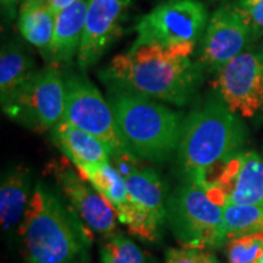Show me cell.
<instances>
[{
	"instance_id": "obj_1",
	"label": "cell",
	"mask_w": 263,
	"mask_h": 263,
	"mask_svg": "<svg viewBox=\"0 0 263 263\" xmlns=\"http://www.w3.org/2000/svg\"><path fill=\"white\" fill-rule=\"evenodd\" d=\"M195 45L188 42L171 47L149 44L130 48L116 55L99 77L108 88L183 106L201 84L205 68L201 62L190 59Z\"/></svg>"
},
{
	"instance_id": "obj_2",
	"label": "cell",
	"mask_w": 263,
	"mask_h": 263,
	"mask_svg": "<svg viewBox=\"0 0 263 263\" xmlns=\"http://www.w3.org/2000/svg\"><path fill=\"white\" fill-rule=\"evenodd\" d=\"M91 232L48 185L37 182L18 228L24 263H83Z\"/></svg>"
},
{
	"instance_id": "obj_3",
	"label": "cell",
	"mask_w": 263,
	"mask_h": 263,
	"mask_svg": "<svg viewBox=\"0 0 263 263\" xmlns=\"http://www.w3.org/2000/svg\"><path fill=\"white\" fill-rule=\"evenodd\" d=\"M245 138L244 123L222 98L209 99L183 122L177 156L184 180L202 184L240 153Z\"/></svg>"
},
{
	"instance_id": "obj_4",
	"label": "cell",
	"mask_w": 263,
	"mask_h": 263,
	"mask_svg": "<svg viewBox=\"0 0 263 263\" xmlns=\"http://www.w3.org/2000/svg\"><path fill=\"white\" fill-rule=\"evenodd\" d=\"M117 129L127 149L138 159L162 162L178 149L182 117L154 99L117 88H108Z\"/></svg>"
},
{
	"instance_id": "obj_5",
	"label": "cell",
	"mask_w": 263,
	"mask_h": 263,
	"mask_svg": "<svg viewBox=\"0 0 263 263\" xmlns=\"http://www.w3.org/2000/svg\"><path fill=\"white\" fill-rule=\"evenodd\" d=\"M167 222L182 248L216 250L227 244L222 207L201 184L184 180L167 199Z\"/></svg>"
},
{
	"instance_id": "obj_6",
	"label": "cell",
	"mask_w": 263,
	"mask_h": 263,
	"mask_svg": "<svg viewBox=\"0 0 263 263\" xmlns=\"http://www.w3.org/2000/svg\"><path fill=\"white\" fill-rule=\"evenodd\" d=\"M6 116L29 129L51 130L64 120L65 78L55 66L35 72L20 89L2 101Z\"/></svg>"
},
{
	"instance_id": "obj_7",
	"label": "cell",
	"mask_w": 263,
	"mask_h": 263,
	"mask_svg": "<svg viewBox=\"0 0 263 263\" xmlns=\"http://www.w3.org/2000/svg\"><path fill=\"white\" fill-rule=\"evenodd\" d=\"M114 157L115 167L122 174L133 206V218L128 229L138 238L156 241L167 219V199L164 184L155 171L141 167L132 153Z\"/></svg>"
},
{
	"instance_id": "obj_8",
	"label": "cell",
	"mask_w": 263,
	"mask_h": 263,
	"mask_svg": "<svg viewBox=\"0 0 263 263\" xmlns=\"http://www.w3.org/2000/svg\"><path fill=\"white\" fill-rule=\"evenodd\" d=\"M207 20L206 6L199 0H168L139 20L136 26L138 35L132 48L196 43L207 28Z\"/></svg>"
},
{
	"instance_id": "obj_9",
	"label": "cell",
	"mask_w": 263,
	"mask_h": 263,
	"mask_svg": "<svg viewBox=\"0 0 263 263\" xmlns=\"http://www.w3.org/2000/svg\"><path fill=\"white\" fill-rule=\"evenodd\" d=\"M66 107L64 120L103 141L111 156L130 153L117 129L110 104L83 76L65 78Z\"/></svg>"
},
{
	"instance_id": "obj_10",
	"label": "cell",
	"mask_w": 263,
	"mask_h": 263,
	"mask_svg": "<svg viewBox=\"0 0 263 263\" xmlns=\"http://www.w3.org/2000/svg\"><path fill=\"white\" fill-rule=\"evenodd\" d=\"M213 88L227 106L241 117L263 111V43L250 48L216 73Z\"/></svg>"
},
{
	"instance_id": "obj_11",
	"label": "cell",
	"mask_w": 263,
	"mask_h": 263,
	"mask_svg": "<svg viewBox=\"0 0 263 263\" xmlns=\"http://www.w3.org/2000/svg\"><path fill=\"white\" fill-rule=\"evenodd\" d=\"M202 186L221 207L228 203L263 207V157L255 151H240Z\"/></svg>"
},
{
	"instance_id": "obj_12",
	"label": "cell",
	"mask_w": 263,
	"mask_h": 263,
	"mask_svg": "<svg viewBox=\"0 0 263 263\" xmlns=\"http://www.w3.org/2000/svg\"><path fill=\"white\" fill-rule=\"evenodd\" d=\"M258 34L238 9L223 5L213 12L202 41L200 62L212 73L250 49Z\"/></svg>"
},
{
	"instance_id": "obj_13",
	"label": "cell",
	"mask_w": 263,
	"mask_h": 263,
	"mask_svg": "<svg viewBox=\"0 0 263 263\" xmlns=\"http://www.w3.org/2000/svg\"><path fill=\"white\" fill-rule=\"evenodd\" d=\"M49 173L68 205L93 232L110 236L117 232V216L91 184L70 166L67 157L49 164Z\"/></svg>"
},
{
	"instance_id": "obj_14",
	"label": "cell",
	"mask_w": 263,
	"mask_h": 263,
	"mask_svg": "<svg viewBox=\"0 0 263 263\" xmlns=\"http://www.w3.org/2000/svg\"><path fill=\"white\" fill-rule=\"evenodd\" d=\"M130 0H88L78 65L85 71L97 64L108 45L122 34L121 22Z\"/></svg>"
},
{
	"instance_id": "obj_15",
	"label": "cell",
	"mask_w": 263,
	"mask_h": 263,
	"mask_svg": "<svg viewBox=\"0 0 263 263\" xmlns=\"http://www.w3.org/2000/svg\"><path fill=\"white\" fill-rule=\"evenodd\" d=\"M87 8L88 0H77L57 15L50 45L42 55L49 65L58 67L59 65L70 62L78 54L83 37Z\"/></svg>"
},
{
	"instance_id": "obj_16",
	"label": "cell",
	"mask_w": 263,
	"mask_h": 263,
	"mask_svg": "<svg viewBox=\"0 0 263 263\" xmlns=\"http://www.w3.org/2000/svg\"><path fill=\"white\" fill-rule=\"evenodd\" d=\"M31 173L27 167L6 171L0 184V223L4 233L20 228L31 200Z\"/></svg>"
},
{
	"instance_id": "obj_17",
	"label": "cell",
	"mask_w": 263,
	"mask_h": 263,
	"mask_svg": "<svg viewBox=\"0 0 263 263\" xmlns=\"http://www.w3.org/2000/svg\"><path fill=\"white\" fill-rule=\"evenodd\" d=\"M51 139L76 168L108 162L111 156L103 141L65 120L52 128Z\"/></svg>"
},
{
	"instance_id": "obj_18",
	"label": "cell",
	"mask_w": 263,
	"mask_h": 263,
	"mask_svg": "<svg viewBox=\"0 0 263 263\" xmlns=\"http://www.w3.org/2000/svg\"><path fill=\"white\" fill-rule=\"evenodd\" d=\"M76 170L112 207L118 221L129 227L133 217V206L128 195L124 178L116 167L110 162H104L78 167Z\"/></svg>"
},
{
	"instance_id": "obj_19",
	"label": "cell",
	"mask_w": 263,
	"mask_h": 263,
	"mask_svg": "<svg viewBox=\"0 0 263 263\" xmlns=\"http://www.w3.org/2000/svg\"><path fill=\"white\" fill-rule=\"evenodd\" d=\"M57 15L49 8L47 0H24L20 8L18 29L28 43L43 55L50 45Z\"/></svg>"
},
{
	"instance_id": "obj_20",
	"label": "cell",
	"mask_w": 263,
	"mask_h": 263,
	"mask_svg": "<svg viewBox=\"0 0 263 263\" xmlns=\"http://www.w3.org/2000/svg\"><path fill=\"white\" fill-rule=\"evenodd\" d=\"M37 72L35 62L18 45L8 44L0 55V97L2 101L14 94Z\"/></svg>"
},
{
	"instance_id": "obj_21",
	"label": "cell",
	"mask_w": 263,
	"mask_h": 263,
	"mask_svg": "<svg viewBox=\"0 0 263 263\" xmlns=\"http://www.w3.org/2000/svg\"><path fill=\"white\" fill-rule=\"evenodd\" d=\"M222 212L228 240L263 233V207L228 203L222 207Z\"/></svg>"
},
{
	"instance_id": "obj_22",
	"label": "cell",
	"mask_w": 263,
	"mask_h": 263,
	"mask_svg": "<svg viewBox=\"0 0 263 263\" xmlns=\"http://www.w3.org/2000/svg\"><path fill=\"white\" fill-rule=\"evenodd\" d=\"M101 263H146L141 250L122 233L106 236L100 248Z\"/></svg>"
},
{
	"instance_id": "obj_23",
	"label": "cell",
	"mask_w": 263,
	"mask_h": 263,
	"mask_svg": "<svg viewBox=\"0 0 263 263\" xmlns=\"http://www.w3.org/2000/svg\"><path fill=\"white\" fill-rule=\"evenodd\" d=\"M263 250V233L229 239L226 244L229 263H256Z\"/></svg>"
},
{
	"instance_id": "obj_24",
	"label": "cell",
	"mask_w": 263,
	"mask_h": 263,
	"mask_svg": "<svg viewBox=\"0 0 263 263\" xmlns=\"http://www.w3.org/2000/svg\"><path fill=\"white\" fill-rule=\"evenodd\" d=\"M210 254L206 250L171 248L164 255V263H207Z\"/></svg>"
},
{
	"instance_id": "obj_25",
	"label": "cell",
	"mask_w": 263,
	"mask_h": 263,
	"mask_svg": "<svg viewBox=\"0 0 263 263\" xmlns=\"http://www.w3.org/2000/svg\"><path fill=\"white\" fill-rule=\"evenodd\" d=\"M233 5L245 16L251 24L256 33L263 34V2H252V0H235Z\"/></svg>"
},
{
	"instance_id": "obj_26",
	"label": "cell",
	"mask_w": 263,
	"mask_h": 263,
	"mask_svg": "<svg viewBox=\"0 0 263 263\" xmlns=\"http://www.w3.org/2000/svg\"><path fill=\"white\" fill-rule=\"evenodd\" d=\"M49 8L51 9V11L54 12L55 15H58L59 12H61L62 10L67 9L68 6L74 4L77 0H47Z\"/></svg>"
},
{
	"instance_id": "obj_27",
	"label": "cell",
	"mask_w": 263,
	"mask_h": 263,
	"mask_svg": "<svg viewBox=\"0 0 263 263\" xmlns=\"http://www.w3.org/2000/svg\"><path fill=\"white\" fill-rule=\"evenodd\" d=\"M16 2H17V0H2V5H3V8L10 9L16 4Z\"/></svg>"
},
{
	"instance_id": "obj_28",
	"label": "cell",
	"mask_w": 263,
	"mask_h": 263,
	"mask_svg": "<svg viewBox=\"0 0 263 263\" xmlns=\"http://www.w3.org/2000/svg\"><path fill=\"white\" fill-rule=\"evenodd\" d=\"M256 263H263V250H262V254H261V256H259L258 261L256 262Z\"/></svg>"
},
{
	"instance_id": "obj_29",
	"label": "cell",
	"mask_w": 263,
	"mask_h": 263,
	"mask_svg": "<svg viewBox=\"0 0 263 263\" xmlns=\"http://www.w3.org/2000/svg\"><path fill=\"white\" fill-rule=\"evenodd\" d=\"M252 2H263V0H252Z\"/></svg>"
},
{
	"instance_id": "obj_30",
	"label": "cell",
	"mask_w": 263,
	"mask_h": 263,
	"mask_svg": "<svg viewBox=\"0 0 263 263\" xmlns=\"http://www.w3.org/2000/svg\"><path fill=\"white\" fill-rule=\"evenodd\" d=\"M211 2H219V0H211Z\"/></svg>"
},
{
	"instance_id": "obj_31",
	"label": "cell",
	"mask_w": 263,
	"mask_h": 263,
	"mask_svg": "<svg viewBox=\"0 0 263 263\" xmlns=\"http://www.w3.org/2000/svg\"><path fill=\"white\" fill-rule=\"evenodd\" d=\"M219 263H221V262H219Z\"/></svg>"
}]
</instances>
